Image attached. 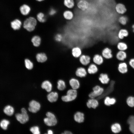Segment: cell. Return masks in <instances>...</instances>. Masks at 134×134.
Wrapping results in <instances>:
<instances>
[{
    "label": "cell",
    "instance_id": "6da1fadb",
    "mask_svg": "<svg viewBox=\"0 0 134 134\" xmlns=\"http://www.w3.org/2000/svg\"><path fill=\"white\" fill-rule=\"evenodd\" d=\"M37 24L36 19L33 17H30L26 19L23 24V28L29 32L33 31L35 29Z\"/></svg>",
    "mask_w": 134,
    "mask_h": 134
},
{
    "label": "cell",
    "instance_id": "7a4b0ae2",
    "mask_svg": "<svg viewBox=\"0 0 134 134\" xmlns=\"http://www.w3.org/2000/svg\"><path fill=\"white\" fill-rule=\"evenodd\" d=\"M77 96L76 90L70 89L67 91L66 95L62 97L61 99L64 102H69L74 100L76 98Z\"/></svg>",
    "mask_w": 134,
    "mask_h": 134
},
{
    "label": "cell",
    "instance_id": "3957f363",
    "mask_svg": "<svg viewBox=\"0 0 134 134\" xmlns=\"http://www.w3.org/2000/svg\"><path fill=\"white\" fill-rule=\"evenodd\" d=\"M46 115V117L44 119V121L45 124L48 126H53L57 123V120L55 115L51 112H47Z\"/></svg>",
    "mask_w": 134,
    "mask_h": 134
},
{
    "label": "cell",
    "instance_id": "277c9868",
    "mask_svg": "<svg viewBox=\"0 0 134 134\" xmlns=\"http://www.w3.org/2000/svg\"><path fill=\"white\" fill-rule=\"evenodd\" d=\"M21 113L16 114L15 117L17 120L20 123L24 124L29 120V117L27 112L25 108H22L21 109Z\"/></svg>",
    "mask_w": 134,
    "mask_h": 134
},
{
    "label": "cell",
    "instance_id": "5b68a950",
    "mask_svg": "<svg viewBox=\"0 0 134 134\" xmlns=\"http://www.w3.org/2000/svg\"><path fill=\"white\" fill-rule=\"evenodd\" d=\"M93 91L90 93L89 96L90 98H95L101 95L103 92L104 90L100 86L97 85L93 88Z\"/></svg>",
    "mask_w": 134,
    "mask_h": 134
},
{
    "label": "cell",
    "instance_id": "8992f818",
    "mask_svg": "<svg viewBox=\"0 0 134 134\" xmlns=\"http://www.w3.org/2000/svg\"><path fill=\"white\" fill-rule=\"evenodd\" d=\"M29 110L33 113H35L38 111L40 108V105L38 102L32 100L30 101L29 104Z\"/></svg>",
    "mask_w": 134,
    "mask_h": 134
},
{
    "label": "cell",
    "instance_id": "52a82bcc",
    "mask_svg": "<svg viewBox=\"0 0 134 134\" xmlns=\"http://www.w3.org/2000/svg\"><path fill=\"white\" fill-rule=\"evenodd\" d=\"M114 83V81H111L109 86L105 90H104L101 95L97 97V99L98 100H100L111 93L113 90Z\"/></svg>",
    "mask_w": 134,
    "mask_h": 134
},
{
    "label": "cell",
    "instance_id": "ba28073f",
    "mask_svg": "<svg viewBox=\"0 0 134 134\" xmlns=\"http://www.w3.org/2000/svg\"><path fill=\"white\" fill-rule=\"evenodd\" d=\"M90 4L86 0H79L77 3L78 8L81 11H85L88 9Z\"/></svg>",
    "mask_w": 134,
    "mask_h": 134
},
{
    "label": "cell",
    "instance_id": "9c48e42d",
    "mask_svg": "<svg viewBox=\"0 0 134 134\" xmlns=\"http://www.w3.org/2000/svg\"><path fill=\"white\" fill-rule=\"evenodd\" d=\"M81 64L85 67L91 63V58L89 55L82 54L79 58Z\"/></svg>",
    "mask_w": 134,
    "mask_h": 134
},
{
    "label": "cell",
    "instance_id": "30bf717a",
    "mask_svg": "<svg viewBox=\"0 0 134 134\" xmlns=\"http://www.w3.org/2000/svg\"><path fill=\"white\" fill-rule=\"evenodd\" d=\"M87 73V69L83 66L77 68L75 71V74L77 77L82 78L85 77Z\"/></svg>",
    "mask_w": 134,
    "mask_h": 134
},
{
    "label": "cell",
    "instance_id": "8fae6325",
    "mask_svg": "<svg viewBox=\"0 0 134 134\" xmlns=\"http://www.w3.org/2000/svg\"><path fill=\"white\" fill-rule=\"evenodd\" d=\"M101 55L104 59H111L113 57L112 50L110 48L107 47L102 50Z\"/></svg>",
    "mask_w": 134,
    "mask_h": 134
},
{
    "label": "cell",
    "instance_id": "7c38bea8",
    "mask_svg": "<svg viewBox=\"0 0 134 134\" xmlns=\"http://www.w3.org/2000/svg\"><path fill=\"white\" fill-rule=\"evenodd\" d=\"M87 70V73L89 74H95L98 70V66L93 63H91L88 66Z\"/></svg>",
    "mask_w": 134,
    "mask_h": 134
},
{
    "label": "cell",
    "instance_id": "4fadbf2b",
    "mask_svg": "<svg viewBox=\"0 0 134 134\" xmlns=\"http://www.w3.org/2000/svg\"><path fill=\"white\" fill-rule=\"evenodd\" d=\"M69 84L72 89L76 90L79 87L80 82L76 78L72 77L69 80Z\"/></svg>",
    "mask_w": 134,
    "mask_h": 134
},
{
    "label": "cell",
    "instance_id": "5bb4252c",
    "mask_svg": "<svg viewBox=\"0 0 134 134\" xmlns=\"http://www.w3.org/2000/svg\"><path fill=\"white\" fill-rule=\"evenodd\" d=\"M104 60V58L101 55L96 54L93 57L92 61L93 63L97 65H100L103 63Z\"/></svg>",
    "mask_w": 134,
    "mask_h": 134
},
{
    "label": "cell",
    "instance_id": "9a60e30c",
    "mask_svg": "<svg viewBox=\"0 0 134 134\" xmlns=\"http://www.w3.org/2000/svg\"><path fill=\"white\" fill-rule=\"evenodd\" d=\"M71 53L74 57L78 58L82 54V49L79 46H74L71 49Z\"/></svg>",
    "mask_w": 134,
    "mask_h": 134
},
{
    "label": "cell",
    "instance_id": "2e32d148",
    "mask_svg": "<svg viewBox=\"0 0 134 134\" xmlns=\"http://www.w3.org/2000/svg\"><path fill=\"white\" fill-rule=\"evenodd\" d=\"M20 11L21 13L23 15L27 16L28 15L31 11V8L28 5L23 4L20 8Z\"/></svg>",
    "mask_w": 134,
    "mask_h": 134
},
{
    "label": "cell",
    "instance_id": "e0dca14e",
    "mask_svg": "<svg viewBox=\"0 0 134 134\" xmlns=\"http://www.w3.org/2000/svg\"><path fill=\"white\" fill-rule=\"evenodd\" d=\"M98 79L100 82L103 84H106L110 81V78L108 75L106 73H101L99 75Z\"/></svg>",
    "mask_w": 134,
    "mask_h": 134
},
{
    "label": "cell",
    "instance_id": "ac0fdd59",
    "mask_svg": "<svg viewBox=\"0 0 134 134\" xmlns=\"http://www.w3.org/2000/svg\"><path fill=\"white\" fill-rule=\"evenodd\" d=\"M86 105L88 108L95 109L98 106L99 102L98 100L95 98H90L88 100Z\"/></svg>",
    "mask_w": 134,
    "mask_h": 134
},
{
    "label": "cell",
    "instance_id": "d6986e66",
    "mask_svg": "<svg viewBox=\"0 0 134 134\" xmlns=\"http://www.w3.org/2000/svg\"><path fill=\"white\" fill-rule=\"evenodd\" d=\"M63 15L64 18L68 21L72 20L74 17L73 12L70 9L64 11L63 13Z\"/></svg>",
    "mask_w": 134,
    "mask_h": 134
},
{
    "label": "cell",
    "instance_id": "ffe728a7",
    "mask_svg": "<svg viewBox=\"0 0 134 134\" xmlns=\"http://www.w3.org/2000/svg\"><path fill=\"white\" fill-rule=\"evenodd\" d=\"M22 25L21 21L19 19H16L11 22V28L14 30H18L21 28Z\"/></svg>",
    "mask_w": 134,
    "mask_h": 134
},
{
    "label": "cell",
    "instance_id": "44dd1931",
    "mask_svg": "<svg viewBox=\"0 0 134 134\" xmlns=\"http://www.w3.org/2000/svg\"><path fill=\"white\" fill-rule=\"evenodd\" d=\"M118 69L119 71L122 74L126 73L128 70L127 64L124 62L120 63L118 65Z\"/></svg>",
    "mask_w": 134,
    "mask_h": 134
},
{
    "label": "cell",
    "instance_id": "7402d4cb",
    "mask_svg": "<svg viewBox=\"0 0 134 134\" xmlns=\"http://www.w3.org/2000/svg\"><path fill=\"white\" fill-rule=\"evenodd\" d=\"M74 118L75 121L79 123L83 122L84 120V114L80 112H77L74 114Z\"/></svg>",
    "mask_w": 134,
    "mask_h": 134
},
{
    "label": "cell",
    "instance_id": "603a6c76",
    "mask_svg": "<svg viewBox=\"0 0 134 134\" xmlns=\"http://www.w3.org/2000/svg\"><path fill=\"white\" fill-rule=\"evenodd\" d=\"M58 93L56 92H52L49 93L47 96L48 100L50 102H53L57 101L58 98Z\"/></svg>",
    "mask_w": 134,
    "mask_h": 134
},
{
    "label": "cell",
    "instance_id": "cb8c5ba5",
    "mask_svg": "<svg viewBox=\"0 0 134 134\" xmlns=\"http://www.w3.org/2000/svg\"><path fill=\"white\" fill-rule=\"evenodd\" d=\"M41 88L45 89L47 92H50L52 88V85L51 83L48 80L44 81L41 85Z\"/></svg>",
    "mask_w": 134,
    "mask_h": 134
},
{
    "label": "cell",
    "instance_id": "d4e9b609",
    "mask_svg": "<svg viewBox=\"0 0 134 134\" xmlns=\"http://www.w3.org/2000/svg\"><path fill=\"white\" fill-rule=\"evenodd\" d=\"M115 9L118 13L121 14H124L126 11V9L125 6L121 3L118 4L116 5Z\"/></svg>",
    "mask_w": 134,
    "mask_h": 134
},
{
    "label": "cell",
    "instance_id": "484cf974",
    "mask_svg": "<svg viewBox=\"0 0 134 134\" xmlns=\"http://www.w3.org/2000/svg\"><path fill=\"white\" fill-rule=\"evenodd\" d=\"M63 4L66 7L70 9L73 8L75 5L74 0H64Z\"/></svg>",
    "mask_w": 134,
    "mask_h": 134
},
{
    "label": "cell",
    "instance_id": "4316f807",
    "mask_svg": "<svg viewBox=\"0 0 134 134\" xmlns=\"http://www.w3.org/2000/svg\"><path fill=\"white\" fill-rule=\"evenodd\" d=\"M127 54L125 51H119L116 54V57L119 61H123L127 58Z\"/></svg>",
    "mask_w": 134,
    "mask_h": 134
},
{
    "label": "cell",
    "instance_id": "83f0119b",
    "mask_svg": "<svg viewBox=\"0 0 134 134\" xmlns=\"http://www.w3.org/2000/svg\"><path fill=\"white\" fill-rule=\"evenodd\" d=\"M37 61L39 62L43 63L47 59V57L45 54L41 53H38L36 56Z\"/></svg>",
    "mask_w": 134,
    "mask_h": 134
},
{
    "label": "cell",
    "instance_id": "f1b7e54d",
    "mask_svg": "<svg viewBox=\"0 0 134 134\" xmlns=\"http://www.w3.org/2000/svg\"><path fill=\"white\" fill-rule=\"evenodd\" d=\"M127 122L129 125V129L130 131L134 134V116H130L128 119Z\"/></svg>",
    "mask_w": 134,
    "mask_h": 134
},
{
    "label": "cell",
    "instance_id": "f546056e",
    "mask_svg": "<svg viewBox=\"0 0 134 134\" xmlns=\"http://www.w3.org/2000/svg\"><path fill=\"white\" fill-rule=\"evenodd\" d=\"M31 42L33 45L35 47H38L40 45L41 42L40 37L38 35L33 36L31 39Z\"/></svg>",
    "mask_w": 134,
    "mask_h": 134
},
{
    "label": "cell",
    "instance_id": "4dcf8cb0",
    "mask_svg": "<svg viewBox=\"0 0 134 134\" xmlns=\"http://www.w3.org/2000/svg\"><path fill=\"white\" fill-rule=\"evenodd\" d=\"M128 32L125 29H121L119 32L118 34V37L120 39H123L125 37L128 36Z\"/></svg>",
    "mask_w": 134,
    "mask_h": 134
},
{
    "label": "cell",
    "instance_id": "1f68e13d",
    "mask_svg": "<svg viewBox=\"0 0 134 134\" xmlns=\"http://www.w3.org/2000/svg\"><path fill=\"white\" fill-rule=\"evenodd\" d=\"M117 48L119 51H125L128 48L127 44L124 42H120L117 43Z\"/></svg>",
    "mask_w": 134,
    "mask_h": 134
},
{
    "label": "cell",
    "instance_id": "d6a6232c",
    "mask_svg": "<svg viewBox=\"0 0 134 134\" xmlns=\"http://www.w3.org/2000/svg\"><path fill=\"white\" fill-rule=\"evenodd\" d=\"M14 111L13 108L9 105L6 106L4 110V113L8 116H11L12 115Z\"/></svg>",
    "mask_w": 134,
    "mask_h": 134
},
{
    "label": "cell",
    "instance_id": "836d02e7",
    "mask_svg": "<svg viewBox=\"0 0 134 134\" xmlns=\"http://www.w3.org/2000/svg\"><path fill=\"white\" fill-rule=\"evenodd\" d=\"M37 20L41 23L45 22L46 21V18L44 14L42 12L38 13L36 16Z\"/></svg>",
    "mask_w": 134,
    "mask_h": 134
},
{
    "label": "cell",
    "instance_id": "e575fe53",
    "mask_svg": "<svg viewBox=\"0 0 134 134\" xmlns=\"http://www.w3.org/2000/svg\"><path fill=\"white\" fill-rule=\"evenodd\" d=\"M112 131L115 133L119 132L121 130L120 125L118 123H115L112 125L111 127Z\"/></svg>",
    "mask_w": 134,
    "mask_h": 134
},
{
    "label": "cell",
    "instance_id": "d590c367",
    "mask_svg": "<svg viewBox=\"0 0 134 134\" xmlns=\"http://www.w3.org/2000/svg\"><path fill=\"white\" fill-rule=\"evenodd\" d=\"M58 89L60 90H63L66 87L65 82L62 80L60 79L58 80L57 82Z\"/></svg>",
    "mask_w": 134,
    "mask_h": 134
},
{
    "label": "cell",
    "instance_id": "8d00e7d4",
    "mask_svg": "<svg viewBox=\"0 0 134 134\" xmlns=\"http://www.w3.org/2000/svg\"><path fill=\"white\" fill-rule=\"evenodd\" d=\"M25 65L26 68L28 70L32 69L33 67V62L29 59H27L24 61Z\"/></svg>",
    "mask_w": 134,
    "mask_h": 134
},
{
    "label": "cell",
    "instance_id": "74e56055",
    "mask_svg": "<svg viewBox=\"0 0 134 134\" xmlns=\"http://www.w3.org/2000/svg\"><path fill=\"white\" fill-rule=\"evenodd\" d=\"M9 123V122L8 121L4 120L1 121L0 123V125L3 129L5 130L7 129L8 125Z\"/></svg>",
    "mask_w": 134,
    "mask_h": 134
},
{
    "label": "cell",
    "instance_id": "f35d334b",
    "mask_svg": "<svg viewBox=\"0 0 134 134\" xmlns=\"http://www.w3.org/2000/svg\"><path fill=\"white\" fill-rule=\"evenodd\" d=\"M127 103L128 105L131 107L134 106V97H128L127 100Z\"/></svg>",
    "mask_w": 134,
    "mask_h": 134
},
{
    "label": "cell",
    "instance_id": "ab89813d",
    "mask_svg": "<svg viewBox=\"0 0 134 134\" xmlns=\"http://www.w3.org/2000/svg\"><path fill=\"white\" fill-rule=\"evenodd\" d=\"M30 130L34 134H39L40 133L39 128L37 126H34L31 127L30 129Z\"/></svg>",
    "mask_w": 134,
    "mask_h": 134
},
{
    "label": "cell",
    "instance_id": "60d3db41",
    "mask_svg": "<svg viewBox=\"0 0 134 134\" xmlns=\"http://www.w3.org/2000/svg\"><path fill=\"white\" fill-rule=\"evenodd\" d=\"M127 18L125 16H122L120 17L119 20L120 23L123 25H125L127 23L128 21Z\"/></svg>",
    "mask_w": 134,
    "mask_h": 134
},
{
    "label": "cell",
    "instance_id": "b9f144b4",
    "mask_svg": "<svg viewBox=\"0 0 134 134\" xmlns=\"http://www.w3.org/2000/svg\"><path fill=\"white\" fill-rule=\"evenodd\" d=\"M63 35L60 33L56 34L55 36V39L57 42H60L63 41Z\"/></svg>",
    "mask_w": 134,
    "mask_h": 134
},
{
    "label": "cell",
    "instance_id": "7bdbcfd3",
    "mask_svg": "<svg viewBox=\"0 0 134 134\" xmlns=\"http://www.w3.org/2000/svg\"><path fill=\"white\" fill-rule=\"evenodd\" d=\"M57 13V10L53 8H51L49 11V14L50 16H53Z\"/></svg>",
    "mask_w": 134,
    "mask_h": 134
},
{
    "label": "cell",
    "instance_id": "ee69618b",
    "mask_svg": "<svg viewBox=\"0 0 134 134\" xmlns=\"http://www.w3.org/2000/svg\"><path fill=\"white\" fill-rule=\"evenodd\" d=\"M110 98L108 97H107L105 98L104 102L105 105L109 106L110 105Z\"/></svg>",
    "mask_w": 134,
    "mask_h": 134
},
{
    "label": "cell",
    "instance_id": "f6af8a7d",
    "mask_svg": "<svg viewBox=\"0 0 134 134\" xmlns=\"http://www.w3.org/2000/svg\"><path fill=\"white\" fill-rule=\"evenodd\" d=\"M129 64L131 67L134 69V58H132L130 60Z\"/></svg>",
    "mask_w": 134,
    "mask_h": 134
},
{
    "label": "cell",
    "instance_id": "bcb514c9",
    "mask_svg": "<svg viewBox=\"0 0 134 134\" xmlns=\"http://www.w3.org/2000/svg\"><path fill=\"white\" fill-rule=\"evenodd\" d=\"M116 102L115 99L114 98H111L110 99V104L111 105H113L115 104Z\"/></svg>",
    "mask_w": 134,
    "mask_h": 134
},
{
    "label": "cell",
    "instance_id": "7dc6e473",
    "mask_svg": "<svg viewBox=\"0 0 134 134\" xmlns=\"http://www.w3.org/2000/svg\"><path fill=\"white\" fill-rule=\"evenodd\" d=\"M62 134H72V133L70 131H65L64 133Z\"/></svg>",
    "mask_w": 134,
    "mask_h": 134
},
{
    "label": "cell",
    "instance_id": "c3c4849f",
    "mask_svg": "<svg viewBox=\"0 0 134 134\" xmlns=\"http://www.w3.org/2000/svg\"><path fill=\"white\" fill-rule=\"evenodd\" d=\"M47 132L48 134H52L53 133V131L50 130H48Z\"/></svg>",
    "mask_w": 134,
    "mask_h": 134
},
{
    "label": "cell",
    "instance_id": "681fc988",
    "mask_svg": "<svg viewBox=\"0 0 134 134\" xmlns=\"http://www.w3.org/2000/svg\"><path fill=\"white\" fill-rule=\"evenodd\" d=\"M36 1L38 2H41L44 1L45 0H36Z\"/></svg>",
    "mask_w": 134,
    "mask_h": 134
},
{
    "label": "cell",
    "instance_id": "f907efd6",
    "mask_svg": "<svg viewBox=\"0 0 134 134\" xmlns=\"http://www.w3.org/2000/svg\"><path fill=\"white\" fill-rule=\"evenodd\" d=\"M132 28L133 29V31L134 33V25L132 26Z\"/></svg>",
    "mask_w": 134,
    "mask_h": 134
}]
</instances>
